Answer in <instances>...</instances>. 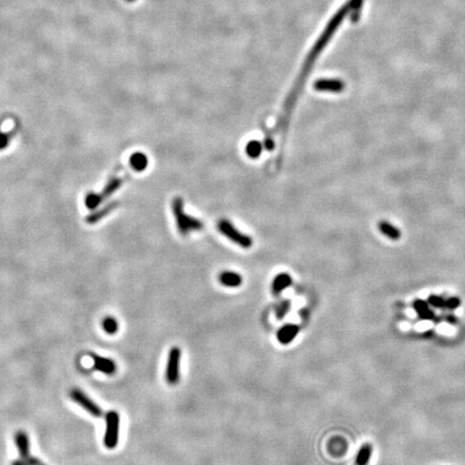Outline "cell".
I'll list each match as a JSON object with an SVG mask.
<instances>
[{
    "label": "cell",
    "instance_id": "cell-1",
    "mask_svg": "<svg viewBox=\"0 0 465 465\" xmlns=\"http://www.w3.org/2000/svg\"><path fill=\"white\" fill-rule=\"evenodd\" d=\"M350 10H351L350 1L342 5V7L338 10L337 13H336L332 17V20L329 21V23L327 24V26L326 27V29L323 30V33L320 36V38L318 39V41L316 42V45L314 46V47L311 48L309 55L307 56V58H306L305 63L303 65L301 73L298 75L294 85H293L291 92L289 93V95H287L286 99L284 101L283 108L285 110H287V111H292V110H294L295 105L297 102V99L299 97V94H301V92L303 91L305 82H306V80H307V77H308V75L311 71V68H313V66L316 62L317 57L319 56L323 48L326 46V45L328 44V41L331 40V38L333 37L334 33L339 27L342 20H344V18L349 14Z\"/></svg>",
    "mask_w": 465,
    "mask_h": 465
},
{
    "label": "cell",
    "instance_id": "cell-2",
    "mask_svg": "<svg viewBox=\"0 0 465 465\" xmlns=\"http://www.w3.org/2000/svg\"><path fill=\"white\" fill-rule=\"evenodd\" d=\"M173 212L176 219L177 228L182 236L191 234L192 232L203 230L204 224L198 219L188 216L185 211V204L183 199L176 197L173 201Z\"/></svg>",
    "mask_w": 465,
    "mask_h": 465
},
{
    "label": "cell",
    "instance_id": "cell-3",
    "mask_svg": "<svg viewBox=\"0 0 465 465\" xmlns=\"http://www.w3.org/2000/svg\"><path fill=\"white\" fill-rule=\"evenodd\" d=\"M120 415L115 411H110L106 415V433L103 444L108 449H114L119 444Z\"/></svg>",
    "mask_w": 465,
    "mask_h": 465
},
{
    "label": "cell",
    "instance_id": "cell-4",
    "mask_svg": "<svg viewBox=\"0 0 465 465\" xmlns=\"http://www.w3.org/2000/svg\"><path fill=\"white\" fill-rule=\"evenodd\" d=\"M218 229L224 236L228 237L232 242L238 244L239 247H242L244 249L252 247V238L242 234L241 232L238 231L234 225L230 221H228V220H221V221L218 223Z\"/></svg>",
    "mask_w": 465,
    "mask_h": 465
},
{
    "label": "cell",
    "instance_id": "cell-5",
    "mask_svg": "<svg viewBox=\"0 0 465 465\" xmlns=\"http://www.w3.org/2000/svg\"><path fill=\"white\" fill-rule=\"evenodd\" d=\"M182 353L178 347H173L169 350L165 378L169 384H176L180 379V362Z\"/></svg>",
    "mask_w": 465,
    "mask_h": 465
},
{
    "label": "cell",
    "instance_id": "cell-6",
    "mask_svg": "<svg viewBox=\"0 0 465 465\" xmlns=\"http://www.w3.org/2000/svg\"><path fill=\"white\" fill-rule=\"evenodd\" d=\"M70 397L73 402L77 403L78 405H80L88 413H90L92 416H94V417L99 418L102 416V411L100 407L97 405L95 402L92 401L80 389H72L70 391Z\"/></svg>",
    "mask_w": 465,
    "mask_h": 465
},
{
    "label": "cell",
    "instance_id": "cell-7",
    "mask_svg": "<svg viewBox=\"0 0 465 465\" xmlns=\"http://www.w3.org/2000/svg\"><path fill=\"white\" fill-rule=\"evenodd\" d=\"M92 359H93V366L97 372H100L102 374L111 376L116 372V364L113 360L109 358H103L97 354L92 353Z\"/></svg>",
    "mask_w": 465,
    "mask_h": 465
},
{
    "label": "cell",
    "instance_id": "cell-8",
    "mask_svg": "<svg viewBox=\"0 0 465 465\" xmlns=\"http://www.w3.org/2000/svg\"><path fill=\"white\" fill-rule=\"evenodd\" d=\"M314 88L320 92H329V93H340L344 91L345 84L338 79H321L315 82Z\"/></svg>",
    "mask_w": 465,
    "mask_h": 465
},
{
    "label": "cell",
    "instance_id": "cell-9",
    "mask_svg": "<svg viewBox=\"0 0 465 465\" xmlns=\"http://www.w3.org/2000/svg\"><path fill=\"white\" fill-rule=\"evenodd\" d=\"M299 332V327L295 324H285V326H281L277 332V339L282 345H289L296 338V336Z\"/></svg>",
    "mask_w": 465,
    "mask_h": 465
},
{
    "label": "cell",
    "instance_id": "cell-10",
    "mask_svg": "<svg viewBox=\"0 0 465 465\" xmlns=\"http://www.w3.org/2000/svg\"><path fill=\"white\" fill-rule=\"evenodd\" d=\"M413 308L416 311V314L419 317V319L425 320V321H433L435 319V314L430 308V305L426 301H422V299H415L413 302Z\"/></svg>",
    "mask_w": 465,
    "mask_h": 465
},
{
    "label": "cell",
    "instance_id": "cell-11",
    "mask_svg": "<svg viewBox=\"0 0 465 465\" xmlns=\"http://www.w3.org/2000/svg\"><path fill=\"white\" fill-rule=\"evenodd\" d=\"M292 278L289 274L280 273L274 278L272 283V291L274 295H279L281 292L287 289L292 284Z\"/></svg>",
    "mask_w": 465,
    "mask_h": 465
},
{
    "label": "cell",
    "instance_id": "cell-12",
    "mask_svg": "<svg viewBox=\"0 0 465 465\" xmlns=\"http://www.w3.org/2000/svg\"><path fill=\"white\" fill-rule=\"evenodd\" d=\"M15 445L17 447L18 452H20V456L23 459V460H27V459L30 457L29 456V439L28 435L23 431L17 432L15 434Z\"/></svg>",
    "mask_w": 465,
    "mask_h": 465
},
{
    "label": "cell",
    "instance_id": "cell-13",
    "mask_svg": "<svg viewBox=\"0 0 465 465\" xmlns=\"http://www.w3.org/2000/svg\"><path fill=\"white\" fill-rule=\"evenodd\" d=\"M219 281L222 285L228 287H238L242 283V277L235 272H223L220 274Z\"/></svg>",
    "mask_w": 465,
    "mask_h": 465
},
{
    "label": "cell",
    "instance_id": "cell-14",
    "mask_svg": "<svg viewBox=\"0 0 465 465\" xmlns=\"http://www.w3.org/2000/svg\"><path fill=\"white\" fill-rule=\"evenodd\" d=\"M118 203H116V201H113V203H110L109 205L105 206V207H102L100 210H97L93 213H91L90 216L87 217V219H85V221H87L89 224H95L97 223L98 221H100L101 219H103L105 217H107L110 212H112L116 207H118Z\"/></svg>",
    "mask_w": 465,
    "mask_h": 465
},
{
    "label": "cell",
    "instance_id": "cell-15",
    "mask_svg": "<svg viewBox=\"0 0 465 465\" xmlns=\"http://www.w3.org/2000/svg\"><path fill=\"white\" fill-rule=\"evenodd\" d=\"M130 165L134 170L138 171V173H140V171H143L149 165L148 156H146L142 152H135L133 153L130 158Z\"/></svg>",
    "mask_w": 465,
    "mask_h": 465
},
{
    "label": "cell",
    "instance_id": "cell-16",
    "mask_svg": "<svg viewBox=\"0 0 465 465\" xmlns=\"http://www.w3.org/2000/svg\"><path fill=\"white\" fill-rule=\"evenodd\" d=\"M372 455V446L369 443H365L362 446H361L356 460H354V464L356 465H369L371 459Z\"/></svg>",
    "mask_w": 465,
    "mask_h": 465
},
{
    "label": "cell",
    "instance_id": "cell-17",
    "mask_svg": "<svg viewBox=\"0 0 465 465\" xmlns=\"http://www.w3.org/2000/svg\"><path fill=\"white\" fill-rule=\"evenodd\" d=\"M122 185H123V180L120 179V178H113V179L110 180L106 185V186L103 187L102 192L100 193L101 198L105 200L106 198L111 196L112 194H114L116 191H118Z\"/></svg>",
    "mask_w": 465,
    "mask_h": 465
},
{
    "label": "cell",
    "instance_id": "cell-18",
    "mask_svg": "<svg viewBox=\"0 0 465 465\" xmlns=\"http://www.w3.org/2000/svg\"><path fill=\"white\" fill-rule=\"evenodd\" d=\"M379 230L382 232L384 236H387L390 239H399L401 237V232L400 230L395 228L392 224L387 223V222H381L379 224Z\"/></svg>",
    "mask_w": 465,
    "mask_h": 465
},
{
    "label": "cell",
    "instance_id": "cell-19",
    "mask_svg": "<svg viewBox=\"0 0 465 465\" xmlns=\"http://www.w3.org/2000/svg\"><path fill=\"white\" fill-rule=\"evenodd\" d=\"M102 329L109 335H113L119 331V323L115 320V318L111 316H107L101 321Z\"/></svg>",
    "mask_w": 465,
    "mask_h": 465
},
{
    "label": "cell",
    "instance_id": "cell-20",
    "mask_svg": "<svg viewBox=\"0 0 465 465\" xmlns=\"http://www.w3.org/2000/svg\"><path fill=\"white\" fill-rule=\"evenodd\" d=\"M263 150V145L258 140H252V141H249L246 146V152L249 157L251 158H258L260 157L261 153Z\"/></svg>",
    "mask_w": 465,
    "mask_h": 465
},
{
    "label": "cell",
    "instance_id": "cell-21",
    "mask_svg": "<svg viewBox=\"0 0 465 465\" xmlns=\"http://www.w3.org/2000/svg\"><path fill=\"white\" fill-rule=\"evenodd\" d=\"M102 200H103V199L101 198L100 194L89 193V194L87 195V196H85L84 203H85V206H87V207L89 208V209L94 210V209H96V208L101 204Z\"/></svg>",
    "mask_w": 465,
    "mask_h": 465
},
{
    "label": "cell",
    "instance_id": "cell-22",
    "mask_svg": "<svg viewBox=\"0 0 465 465\" xmlns=\"http://www.w3.org/2000/svg\"><path fill=\"white\" fill-rule=\"evenodd\" d=\"M290 308H291V302L289 301V299H283V301H281L276 306V308H275V315H276V317L279 320H281L282 318H284L287 315Z\"/></svg>",
    "mask_w": 465,
    "mask_h": 465
},
{
    "label": "cell",
    "instance_id": "cell-23",
    "mask_svg": "<svg viewBox=\"0 0 465 465\" xmlns=\"http://www.w3.org/2000/svg\"><path fill=\"white\" fill-rule=\"evenodd\" d=\"M351 3V10L352 14H351V21L352 22H358L360 15H361V11H362V5H363V0H350Z\"/></svg>",
    "mask_w": 465,
    "mask_h": 465
},
{
    "label": "cell",
    "instance_id": "cell-24",
    "mask_svg": "<svg viewBox=\"0 0 465 465\" xmlns=\"http://www.w3.org/2000/svg\"><path fill=\"white\" fill-rule=\"evenodd\" d=\"M427 303L433 308H445L446 307V299L443 296L432 294L427 298Z\"/></svg>",
    "mask_w": 465,
    "mask_h": 465
},
{
    "label": "cell",
    "instance_id": "cell-25",
    "mask_svg": "<svg viewBox=\"0 0 465 465\" xmlns=\"http://www.w3.org/2000/svg\"><path fill=\"white\" fill-rule=\"evenodd\" d=\"M460 305H461V299L459 298V297H456V296H452V297H449L446 299V309H449V310H454V309H457L458 307H460Z\"/></svg>",
    "mask_w": 465,
    "mask_h": 465
},
{
    "label": "cell",
    "instance_id": "cell-26",
    "mask_svg": "<svg viewBox=\"0 0 465 465\" xmlns=\"http://www.w3.org/2000/svg\"><path fill=\"white\" fill-rule=\"evenodd\" d=\"M10 143V135L0 132V150L7 148Z\"/></svg>",
    "mask_w": 465,
    "mask_h": 465
},
{
    "label": "cell",
    "instance_id": "cell-27",
    "mask_svg": "<svg viewBox=\"0 0 465 465\" xmlns=\"http://www.w3.org/2000/svg\"><path fill=\"white\" fill-rule=\"evenodd\" d=\"M28 465H45L42 462H40L38 459H36V458H32V457H29L27 460H25Z\"/></svg>",
    "mask_w": 465,
    "mask_h": 465
},
{
    "label": "cell",
    "instance_id": "cell-28",
    "mask_svg": "<svg viewBox=\"0 0 465 465\" xmlns=\"http://www.w3.org/2000/svg\"><path fill=\"white\" fill-rule=\"evenodd\" d=\"M12 465H28V463H27L25 460H23V459H22V460L14 461L13 464H12Z\"/></svg>",
    "mask_w": 465,
    "mask_h": 465
},
{
    "label": "cell",
    "instance_id": "cell-29",
    "mask_svg": "<svg viewBox=\"0 0 465 465\" xmlns=\"http://www.w3.org/2000/svg\"><path fill=\"white\" fill-rule=\"evenodd\" d=\"M126 1H128V2H133V1H135V0H126Z\"/></svg>",
    "mask_w": 465,
    "mask_h": 465
}]
</instances>
